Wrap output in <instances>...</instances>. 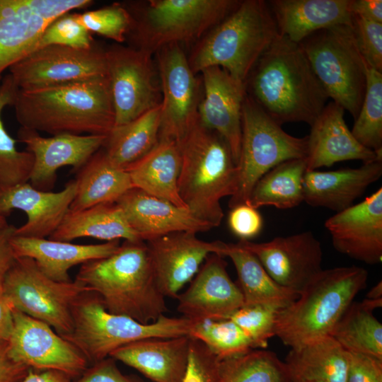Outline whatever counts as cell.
Wrapping results in <instances>:
<instances>
[{
    "instance_id": "obj_1",
    "label": "cell",
    "mask_w": 382,
    "mask_h": 382,
    "mask_svg": "<svg viewBox=\"0 0 382 382\" xmlns=\"http://www.w3.org/2000/svg\"><path fill=\"white\" fill-rule=\"evenodd\" d=\"M247 96L279 125H311L329 98L299 43L279 34L245 83Z\"/></svg>"
},
{
    "instance_id": "obj_2",
    "label": "cell",
    "mask_w": 382,
    "mask_h": 382,
    "mask_svg": "<svg viewBox=\"0 0 382 382\" xmlns=\"http://www.w3.org/2000/svg\"><path fill=\"white\" fill-rule=\"evenodd\" d=\"M12 105L21 127L53 135H108L115 115L108 76L42 90L18 89Z\"/></svg>"
},
{
    "instance_id": "obj_3",
    "label": "cell",
    "mask_w": 382,
    "mask_h": 382,
    "mask_svg": "<svg viewBox=\"0 0 382 382\" xmlns=\"http://www.w3.org/2000/svg\"><path fill=\"white\" fill-rule=\"evenodd\" d=\"M75 280L110 313L150 323L168 311L144 241H125L111 255L81 265Z\"/></svg>"
},
{
    "instance_id": "obj_4",
    "label": "cell",
    "mask_w": 382,
    "mask_h": 382,
    "mask_svg": "<svg viewBox=\"0 0 382 382\" xmlns=\"http://www.w3.org/2000/svg\"><path fill=\"white\" fill-rule=\"evenodd\" d=\"M178 144L179 195L193 214L214 227L219 226L224 217L221 200L233 196L237 186L238 169L230 147L199 119Z\"/></svg>"
},
{
    "instance_id": "obj_5",
    "label": "cell",
    "mask_w": 382,
    "mask_h": 382,
    "mask_svg": "<svg viewBox=\"0 0 382 382\" xmlns=\"http://www.w3.org/2000/svg\"><path fill=\"white\" fill-rule=\"evenodd\" d=\"M367 270L361 267L322 270L291 304L280 309L275 336L290 348L330 335L357 295L365 288Z\"/></svg>"
},
{
    "instance_id": "obj_6",
    "label": "cell",
    "mask_w": 382,
    "mask_h": 382,
    "mask_svg": "<svg viewBox=\"0 0 382 382\" xmlns=\"http://www.w3.org/2000/svg\"><path fill=\"white\" fill-rule=\"evenodd\" d=\"M278 35L267 2L241 1L202 39L188 61L195 74L208 67L219 66L244 83L258 59Z\"/></svg>"
},
{
    "instance_id": "obj_7",
    "label": "cell",
    "mask_w": 382,
    "mask_h": 382,
    "mask_svg": "<svg viewBox=\"0 0 382 382\" xmlns=\"http://www.w3.org/2000/svg\"><path fill=\"white\" fill-rule=\"evenodd\" d=\"M73 328L63 337L93 364L109 357L115 350L132 342L151 337L190 335L196 323L184 317L163 315L156 321L141 323L124 315L108 311L93 293H85L76 302Z\"/></svg>"
},
{
    "instance_id": "obj_8",
    "label": "cell",
    "mask_w": 382,
    "mask_h": 382,
    "mask_svg": "<svg viewBox=\"0 0 382 382\" xmlns=\"http://www.w3.org/2000/svg\"><path fill=\"white\" fill-rule=\"evenodd\" d=\"M237 0H152L142 9L124 6L132 17L134 48L150 55L161 47L197 40L240 4Z\"/></svg>"
},
{
    "instance_id": "obj_9",
    "label": "cell",
    "mask_w": 382,
    "mask_h": 382,
    "mask_svg": "<svg viewBox=\"0 0 382 382\" xmlns=\"http://www.w3.org/2000/svg\"><path fill=\"white\" fill-rule=\"evenodd\" d=\"M299 44L329 98L355 119L365 94L367 64L352 25L318 30Z\"/></svg>"
},
{
    "instance_id": "obj_10",
    "label": "cell",
    "mask_w": 382,
    "mask_h": 382,
    "mask_svg": "<svg viewBox=\"0 0 382 382\" xmlns=\"http://www.w3.org/2000/svg\"><path fill=\"white\" fill-rule=\"evenodd\" d=\"M242 135L236 190L230 197V209L248 204L256 183L277 165L291 159L305 158L308 137L286 133L248 96L242 108Z\"/></svg>"
},
{
    "instance_id": "obj_11",
    "label": "cell",
    "mask_w": 382,
    "mask_h": 382,
    "mask_svg": "<svg viewBox=\"0 0 382 382\" xmlns=\"http://www.w3.org/2000/svg\"><path fill=\"white\" fill-rule=\"evenodd\" d=\"M2 291L14 308L46 323L62 337L72 330L76 302L88 293L76 280L61 282L48 277L29 257H16Z\"/></svg>"
},
{
    "instance_id": "obj_12",
    "label": "cell",
    "mask_w": 382,
    "mask_h": 382,
    "mask_svg": "<svg viewBox=\"0 0 382 382\" xmlns=\"http://www.w3.org/2000/svg\"><path fill=\"white\" fill-rule=\"evenodd\" d=\"M9 75L19 91L42 90L108 76L105 51L51 45L13 64Z\"/></svg>"
},
{
    "instance_id": "obj_13",
    "label": "cell",
    "mask_w": 382,
    "mask_h": 382,
    "mask_svg": "<svg viewBox=\"0 0 382 382\" xmlns=\"http://www.w3.org/2000/svg\"><path fill=\"white\" fill-rule=\"evenodd\" d=\"M105 51L108 76L115 115V126L127 124L161 103L151 55L114 45Z\"/></svg>"
},
{
    "instance_id": "obj_14",
    "label": "cell",
    "mask_w": 382,
    "mask_h": 382,
    "mask_svg": "<svg viewBox=\"0 0 382 382\" xmlns=\"http://www.w3.org/2000/svg\"><path fill=\"white\" fill-rule=\"evenodd\" d=\"M156 53L161 90L159 140L179 143L198 119L199 83L180 45Z\"/></svg>"
},
{
    "instance_id": "obj_15",
    "label": "cell",
    "mask_w": 382,
    "mask_h": 382,
    "mask_svg": "<svg viewBox=\"0 0 382 382\" xmlns=\"http://www.w3.org/2000/svg\"><path fill=\"white\" fill-rule=\"evenodd\" d=\"M9 356L29 369L81 376L88 361L69 341L46 323L13 309V328L7 342Z\"/></svg>"
},
{
    "instance_id": "obj_16",
    "label": "cell",
    "mask_w": 382,
    "mask_h": 382,
    "mask_svg": "<svg viewBox=\"0 0 382 382\" xmlns=\"http://www.w3.org/2000/svg\"><path fill=\"white\" fill-rule=\"evenodd\" d=\"M91 0H0V77L28 55L47 26L61 15L93 4Z\"/></svg>"
},
{
    "instance_id": "obj_17",
    "label": "cell",
    "mask_w": 382,
    "mask_h": 382,
    "mask_svg": "<svg viewBox=\"0 0 382 382\" xmlns=\"http://www.w3.org/2000/svg\"><path fill=\"white\" fill-rule=\"evenodd\" d=\"M237 244L253 253L278 284L298 294L323 270L321 244L311 231Z\"/></svg>"
},
{
    "instance_id": "obj_18",
    "label": "cell",
    "mask_w": 382,
    "mask_h": 382,
    "mask_svg": "<svg viewBox=\"0 0 382 382\" xmlns=\"http://www.w3.org/2000/svg\"><path fill=\"white\" fill-rule=\"evenodd\" d=\"M192 232H175L145 242L153 273L165 297L175 299L211 253L221 255L224 242L205 241Z\"/></svg>"
},
{
    "instance_id": "obj_19",
    "label": "cell",
    "mask_w": 382,
    "mask_h": 382,
    "mask_svg": "<svg viewBox=\"0 0 382 382\" xmlns=\"http://www.w3.org/2000/svg\"><path fill=\"white\" fill-rule=\"evenodd\" d=\"M224 257L211 253L187 289L179 294L177 310L193 322L227 319L244 305L242 292L227 272Z\"/></svg>"
},
{
    "instance_id": "obj_20",
    "label": "cell",
    "mask_w": 382,
    "mask_h": 382,
    "mask_svg": "<svg viewBox=\"0 0 382 382\" xmlns=\"http://www.w3.org/2000/svg\"><path fill=\"white\" fill-rule=\"evenodd\" d=\"M334 248L369 265L382 260V188L325 222Z\"/></svg>"
},
{
    "instance_id": "obj_21",
    "label": "cell",
    "mask_w": 382,
    "mask_h": 382,
    "mask_svg": "<svg viewBox=\"0 0 382 382\" xmlns=\"http://www.w3.org/2000/svg\"><path fill=\"white\" fill-rule=\"evenodd\" d=\"M18 137L34 156L30 184L37 190L50 191L59 168L70 166L78 171L103 147L107 135L62 134L44 137L35 130L21 127Z\"/></svg>"
},
{
    "instance_id": "obj_22",
    "label": "cell",
    "mask_w": 382,
    "mask_h": 382,
    "mask_svg": "<svg viewBox=\"0 0 382 382\" xmlns=\"http://www.w3.org/2000/svg\"><path fill=\"white\" fill-rule=\"evenodd\" d=\"M204 96L197 115L200 123L219 134L230 147L237 166L241 144L242 108L246 96L245 84L219 66L202 71Z\"/></svg>"
},
{
    "instance_id": "obj_23",
    "label": "cell",
    "mask_w": 382,
    "mask_h": 382,
    "mask_svg": "<svg viewBox=\"0 0 382 382\" xmlns=\"http://www.w3.org/2000/svg\"><path fill=\"white\" fill-rule=\"evenodd\" d=\"M76 190L75 180L59 192L42 191L25 183L0 186V215L6 216L13 209L27 215V221L16 228L15 236L45 238L59 227L69 212Z\"/></svg>"
},
{
    "instance_id": "obj_24",
    "label": "cell",
    "mask_w": 382,
    "mask_h": 382,
    "mask_svg": "<svg viewBox=\"0 0 382 382\" xmlns=\"http://www.w3.org/2000/svg\"><path fill=\"white\" fill-rule=\"evenodd\" d=\"M132 229L144 242L175 232L195 233L214 228L188 209L132 187L116 202Z\"/></svg>"
},
{
    "instance_id": "obj_25",
    "label": "cell",
    "mask_w": 382,
    "mask_h": 382,
    "mask_svg": "<svg viewBox=\"0 0 382 382\" xmlns=\"http://www.w3.org/2000/svg\"><path fill=\"white\" fill-rule=\"evenodd\" d=\"M344 113L341 106L331 101L311 125L307 136L306 170L348 160L363 163L382 160V151L369 149L354 138L345 121Z\"/></svg>"
},
{
    "instance_id": "obj_26",
    "label": "cell",
    "mask_w": 382,
    "mask_h": 382,
    "mask_svg": "<svg viewBox=\"0 0 382 382\" xmlns=\"http://www.w3.org/2000/svg\"><path fill=\"white\" fill-rule=\"evenodd\" d=\"M382 175V160L363 163L358 168L336 170H306L303 178V202L335 212L352 205Z\"/></svg>"
},
{
    "instance_id": "obj_27",
    "label": "cell",
    "mask_w": 382,
    "mask_h": 382,
    "mask_svg": "<svg viewBox=\"0 0 382 382\" xmlns=\"http://www.w3.org/2000/svg\"><path fill=\"white\" fill-rule=\"evenodd\" d=\"M191 337H151L126 345L110 357L137 370L154 382H182Z\"/></svg>"
},
{
    "instance_id": "obj_28",
    "label": "cell",
    "mask_w": 382,
    "mask_h": 382,
    "mask_svg": "<svg viewBox=\"0 0 382 382\" xmlns=\"http://www.w3.org/2000/svg\"><path fill=\"white\" fill-rule=\"evenodd\" d=\"M11 244L16 257L33 259L48 277L70 282L69 270L78 265L107 257L120 246V240L100 244L80 245L46 238L13 236Z\"/></svg>"
},
{
    "instance_id": "obj_29",
    "label": "cell",
    "mask_w": 382,
    "mask_h": 382,
    "mask_svg": "<svg viewBox=\"0 0 382 382\" xmlns=\"http://www.w3.org/2000/svg\"><path fill=\"white\" fill-rule=\"evenodd\" d=\"M352 0H272L267 3L280 35L300 43L311 34L352 25Z\"/></svg>"
},
{
    "instance_id": "obj_30",
    "label": "cell",
    "mask_w": 382,
    "mask_h": 382,
    "mask_svg": "<svg viewBox=\"0 0 382 382\" xmlns=\"http://www.w3.org/2000/svg\"><path fill=\"white\" fill-rule=\"evenodd\" d=\"M180 166L181 154L178 143L171 140H158L147 154L126 171L134 187L178 207L187 208L178 193Z\"/></svg>"
},
{
    "instance_id": "obj_31",
    "label": "cell",
    "mask_w": 382,
    "mask_h": 382,
    "mask_svg": "<svg viewBox=\"0 0 382 382\" xmlns=\"http://www.w3.org/2000/svg\"><path fill=\"white\" fill-rule=\"evenodd\" d=\"M292 382H346L347 352L331 336L290 348L284 361Z\"/></svg>"
},
{
    "instance_id": "obj_32",
    "label": "cell",
    "mask_w": 382,
    "mask_h": 382,
    "mask_svg": "<svg viewBox=\"0 0 382 382\" xmlns=\"http://www.w3.org/2000/svg\"><path fill=\"white\" fill-rule=\"evenodd\" d=\"M93 238L111 241L124 239L142 241L129 226L116 203H104L66 213L50 240L71 242L80 238Z\"/></svg>"
},
{
    "instance_id": "obj_33",
    "label": "cell",
    "mask_w": 382,
    "mask_h": 382,
    "mask_svg": "<svg viewBox=\"0 0 382 382\" xmlns=\"http://www.w3.org/2000/svg\"><path fill=\"white\" fill-rule=\"evenodd\" d=\"M76 190L69 210L113 203L134 187L128 173L114 165L103 148L77 171Z\"/></svg>"
},
{
    "instance_id": "obj_34",
    "label": "cell",
    "mask_w": 382,
    "mask_h": 382,
    "mask_svg": "<svg viewBox=\"0 0 382 382\" xmlns=\"http://www.w3.org/2000/svg\"><path fill=\"white\" fill-rule=\"evenodd\" d=\"M221 256L233 263L244 305L269 304L283 308L299 297L297 292L278 284L257 258L237 243H225Z\"/></svg>"
},
{
    "instance_id": "obj_35",
    "label": "cell",
    "mask_w": 382,
    "mask_h": 382,
    "mask_svg": "<svg viewBox=\"0 0 382 382\" xmlns=\"http://www.w3.org/2000/svg\"><path fill=\"white\" fill-rule=\"evenodd\" d=\"M381 306L382 299L353 301L340 318L330 336L347 352L382 359V325L374 314L375 309Z\"/></svg>"
},
{
    "instance_id": "obj_36",
    "label": "cell",
    "mask_w": 382,
    "mask_h": 382,
    "mask_svg": "<svg viewBox=\"0 0 382 382\" xmlns=\"http://www.w3.org/2000/svg\"><path fill=\"white\" fill-rule=\"evenodd\" d=\"M160 123L161 105L127 124L114 127L102 148L114 165L126 170L157 144Z\"/></svg>"
},
{
    "instance_id": "obj_37",
    "label": "cell",
    "mask_w": 382,
    "mask_h": 382,
    "mask_svg": "<svg viewBox=\"0 0 382 382\" xmlns=\"http://www.w3.org/2000/svg\"><path fill=\"white\" fill-rule=\"evenodd\" d=\"M305 158L284 161L266 173L253 188L248 204L257 209L272 206L286 209L303 202V178Z\"/></svg>"
},
{
    "instance_id": "obj_38",
    "label": "cell",
    "mask_w": 382,
    "mask_h": 382,
    "mask_svg": "<svg viewBox=\"0 0 382 382\" xmlns=\"http://www.w3.org/2000/svg\"><path fill=\"white\" fill-rule=\"evenodd\" d=\"M218 382H292L284 361L271 351L253 349L220 361Z\"/></svg>"
},
{
    "instance_id": "obj_39",
    "label": "cell",
    "mask_w": 382,
    "mask_h": 382,
    "mask_svg": "<svg viewBox=\"0 0 382 382\" xmlns=\"http://www.w3.org/2000/svg\"><path fill=\"white\" fill-rule=\"evenodd\" d=\"M18 88L7 75L0 85V186L10 187L30 180L34 156L28 151H19L16 141L6 132L1 120L4 108L12 105Z\"/></svg>"
},
{
    "instance_id": "obj_40",
    "label": "cell",
    "mask_w": 382,
    "mask_h": 382,
    "mask_svg": "<svg viewBox=\"0 0 382 382\" xmlns=\"http://www.w3.org/2000/svg\"><path fill=\"white\" fill-rule=\"evenodd\" d=\"M351 132L362 146L382 151V72L368 64L365 94Z\"/></svg>"
},
{
    "instance_id": "obj_41",
    "label": "cell",
    "mask_w": 382,
    "mask_h": 382,
    "mask_svg": "<svg viewBox=\"0 0 382 382\" xmlns=\"http://www.w3.org/2000/svg\"><path fill=\"white\" fill-rule=\"evenodd\" d=\"M189 335L204 344L219 360L253 349L245 334L228 318L196 323Z\"/></svg>"
},
{
    "instance_id": "obj_42",
    "label": "cell",
    "mask_w": 382,
    "mask_h": 382,
    "mask_svg": "<svg viewBox=\"0 0 382 382\" xmlns=\"http://www.w3.org/2000/svg\"><path fill=\"white\" fill-rule=\"evenodd\" d=\"M280 309L269 304L243 305L228 319L243 330L253 349H265L269 340L275 336L276 320Z\"/></svg>"
},
{
    "instance_id": "obj_43",
    "label": "cell",
    "mask_w": 382,
    "mask_h": 382,
    "mask_svg": "<svg viewBox=\"0 0 382 382\" xmlns=\"http://www.w3.org/2000/svg\"><path fill=\"white\" fill-rule=\"evenodd\" d=\"M51 45L89 49L94 45L91 33L79 21L76 13L70 11L57 17L47 26L29 54Z\"/></svg>"
},
{
    "instance_id": "obj_44",
    "label": "cell",
    "mask_w": 382,
    "mask_h": 382,
    "mask_svg": "<svg viewBox=\"0 0 382 382\" xmlns=\"http://www.w3.org/2000/svg\"><path fill=\"white\" fill-rule=\"evenodd\" d=\"M81 23L91 33H96L117 42H123L132 25V17L123 4L76 13Z\"/></svg>"
},
{
    "instance_id": "obj_45",
    "label": "cell",
    "mask_w": 382,
    "mask_h": 382,
    "mask_svg": "<svg viewBox=\"0 0 382 382\" xmlns=\"http://www.w3.org/2000/svg\"><path fill=\"white\" fill-rule=\"evenodd\" d=\"M220 361L204 344L191 337L182 382H218Z\"/></svg>"
},
{
    "instance_id": "obj_46",
    "label": "cell",
    "mask_w": 382,
    "mask_h": 382,
    "mask_svg": "<svg viewBox=\"0 0 382 382\" xmlns=\"http://www.w3.org/2000/svg\"><path fill=\"white\" fill-rule=\"evenodd\" d=\"M352 29L358 49L366 64L382 72V23L353 15Z\"/></svg>"
},
{
    "instance_id": "obj_47",
    "label": "cell",
    "mask_w": 382,
    "mask_h": 382,
    "mask_svg": "<svg viewBox=\"0 0 382 382\" xmlns=\"http://www.w3.org/2000/svg\"><path fill=\"white\" fill-rule=\"evenodd\" d=\"M228 224L234 235L241 240L249 241L260 233L263 221L257 209L243 204L231 209Z\"/></svg>"
},
{
    "instance_id": "obj_48",
    "label": "cell",
    "mask_w": 382,
    "mask_h": 382,
    "mask_svg": "<svg viewBox=\"0 0 382 382\" xmlns=\"http://www.w3.org/2000/svg\"><path fill=\"white\" fill-rule=\"evenodd\" d=\"M346 382H382V359L347 352Z\"/></svg>"
},
{
    "instance_id": "obj_49",
    "label": "cell",
    "mask_w": 382,
    "mask_h": 382,
    "mask_svg": "<svg viewBox=\"0 0 382 382\" xmlns=\"http://www.w3.org/2000/svg\"><path fill=\"white\" fill-rule=\"evenodd\" d=\"M109 357L87 368L76 382H142L139 378L125 375Z\"/></svg>"
},
{
    "instance_id": "obj_50",
    "label": "cell",
    "mask_w": 382,
    "mask_h": 382,
    "mask_svg": "<svg viewBox=\"0 0 382 382\" xmlns=\"http://www.w3.org/2000/svg\"><path fill=\"white\" fill-rule=\"evenodd\" d=\"M16 228L8 224L0 228V291L6 275L16 259L11 244Z\"/></svg>"
},
{
    "instance_id": "obj_51",
    "label": "cell",
    "mask_w": 382,
    "mask_h": 382,
    "mask_svg": "<svg viewBox=\"0 0 382 382\" xmlns=\"http://www.w3.org/2000/svg\"><path fill=\"white\" fill-rule=\"evenodd\" d=\"M28 370L9 356L7 342H0V382H20Z\"/></svg>"
},
{
    "instance_id": "obj_52",
    "label": "cell",
    "mask_w": 382,
    "mask_h": 382,
    "mask_svg": "<svg viewBox=\"0 0 382 382\" xmlns=\"http://www.w3.org/2000/svg\"><path fill=\"white\" fill-rule=\"evenodd\" d=\"M351 9L353 15L382 23L381 0H352Z\"/></svg>"
},
{
    "instance_id": "obj_53",
    "label": "cell",
    "mask_w": 382,
    "mask_h": 382,
    "mask_svg": "<svg viewBox=\"0 0 382 382\" xmlns=\"http://www.w3.org/2000/svg\"><path fill=\"white\" fill-rule=\"evenodd\" d=\"M14 307L3 291H0V342H8L13 328Z\"/></svg>"
},
{
    "instance_id": "obj_54",
    "label": "cell",
    "mask_w": 382,
    "mask_h": 382,
    "mask_svg": "<svg viewBox=\"0 0 382 382\" xmlns=\"http://www.w3.org/2000/svg\"><path fill=\"white\" fill-rule=\"evenodd\" d=\"M70 378L65 374L57 371L35 372L29 369L25 376L20 382H71Z\"/></svg>"
},
{
    "instance_id": "obj_55",
    "label": "cell",
    "mask_w": 382,
    "mask_h": 382,
    "mask_svg": "<svg viewBox=\"0 0 382 382\" xmlns=\"http://www.w3.org/2000/svg\"><path fill=\"white\" fill-rule=\"evenodd\" d=\"M366 299L370 300L382 299V282H378L367 293Z\"/></svg>"
},
{
    "instance_id": "obj_56",
    "label": "cell",
    "mask_w": 382,
    "mask_h": 382,
    "mask_svg": "<svg viewBox=\"0 0 382 382\" xmlns=\"http://www.w3.org/2000/svg\"><path fill=\"white\" fill-rule=\"evenodd\" d=\"M8 224L6 217L0 215V228Z\"/></svg>"
},
{
    "instance_id": "obj_57",
    "label": "cell",
    "mask_w": 382,
    "mask_h": 382,
    "mask_svg": "<svg viewBox=\"0 0 382 382\" xmlns=\"http://www.w3.org/2000/svg\"><path fill=\"white\" fill-rule=\"evenodd\" d=\"M294 382H318V381H294Z\"/></svg>"
}]
</instances>
